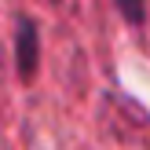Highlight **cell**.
<instances>
[{
  "label": "cell",
  "instance_id": "1",
  "mask_svg": "<svg viewBox=\"0 0 150 150\" xmlns=\"http://www.w3.org/2000/svg\"><path fill=\"white\" fill-rule=\"evenodd\" d=\"M15 62H18L22 77H33V70H37V26L29 18H18V29H15Z\"/></svg>",
  "mask_w": 150,
  "mask_h": 150
},
{
  "label": "cell",
  "instance_id": "2",
  "mask_svg": "<svg viewBox=\"0 0 150 150\" xmlns=\"http://www.w3.org/2000/svg\"><path fill=\"white\" fill-rule=\"evenodd\" d=\"M117 4H121V11H125L128 22H143V4L139 0H117Z\"/></svg>",
  "mask_w": 150,
  "mask_h": 150
}]
</instances>
